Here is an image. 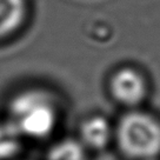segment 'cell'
I'll return each instance as SVG.
<instances>
[{"label":"cell","mask_w":160,"mask_h":160,"mask_svg":"<svg viewBox=\"0 0 160 160\" xmlns=\"http://www.w3.org/2000/svg\"><path fill=\"white\" fill-rule=\"evenodd\" d=\"M78 139L90 151H101L113 144L114 121L101 113H92L80 121Z\"/></svg>","instance_id":"cell-4"},{"label":"cell","mask_w":160,"mask_h":160,"mask_svg":"<svg viewBox=\"0 0 160 160\" xmlns=\"http://www.w3.org/2000/svg\"><path fill=\"white\" fill-rule=\"evenodd\" d=\"M107 92L124 110L142 107L151 93L150 79L138 66L121 65L108 75Z\"/></svg>","instance_id":"cell-3"},{"label":"cell","mask_w":160,"mask_h":160,"mask_svg":"<svg viewBox=\"0 0 160 160\" xmlns=\"http://www.w3.org/2000/svg\"><path fill=\"white\" fill-rule=\"evenodd\" d=\"M27 14V0H0V40L17 33L25 24Z\"/></svg>","instance_id":"cell-5"},{"label":"cell","mask_w":160,"mask_h":160,"mask_svg":"<svg viewBox=\"0 0 160 160\" xmlns=\"http://www.w3.org/2000/svg\"><path fill=\"white\" fill-rule=\"evenodd\" d=\"M88 150L78 138H62L51 146L46 160H87Z\"/></svg>","instance_id":"cell-6"},{"label":"cell","mask_w":160,"mask_h":160,"mask_svg":"<svg viewBox=\"0 0 160 160\" xmlns=\"http://www.w3.org/2000/svg\"><path fill=\"white\" fill-rule=\"evenodd\" d=\"M113 144L131 160H158L160 118L144 106L125 110L114 121Z\"/></svg>","instance_id":"cell-2"},{"label":"cell","mask_w":160,"mask_h":160,"mask_svg":"<svg viewBox=\"0 0 160 160\" xmlns=\"http://www.w3.org/2000/svg\"><path fill=\"white\" fill-rule=\"evenodd\" d=\"M60 104L54 93L41 87L20 91L8 102V119L24 138H48L59 124Z\"/></svg>","instance_id":"cell-1"},{"label":"cell","mask_w":160,"mask_h":160,"mask_svg":"<svg viewBox=\"0 0 160 160\" xmlns=\"http://www.w3.org/2000/svg\"><path fill=\"white\" fill-rule=\"evenodd\" d=\"M24 137L8 118L0 120V160H12L22 148Z\"/></svg>","instance_id":"cell-7"}]
</instances>
